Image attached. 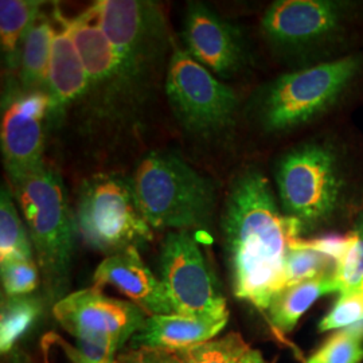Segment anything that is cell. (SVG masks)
Returning <instances> with one entry per match:
<instances>
[{"mask_svg":"<svg viewBox=\"0 0 363 363\" xmlns=\"http://www.w3.org/2000/svg\"><path fill=\"white\" fill-rule=\"evenodd\" d=\"M46 1L1 0L0 1V48L9 67H19L21 52L27 33Z\"/></svg>","mask_w":363,"mask_h":363,"instance_id":"obj_20","label":"cell"},{"mask_svg":"<svg viewBox=\"0 0 363 363\" xmlns=\"http://www.w3.org/2000/svg\"><path fill=\"white\" fill-rule=\"evenodd\" d=\"M337 148L325 142L300 144L281 156L274 179L281 211L303 232L330 223L349 199V179Z\"/></svg>","mask_w":363,"mask_h":363,"instance_id":"obj_3","label":"cell"},{"mask_svg":"<svg viewBox=\"0 0 363 363\" xmlns=\"http://www.w3.org/2000/svg\"><path fill=\"white\" fill-rule=\"evenodd\" d=\"M99 23L115 48L130 91L144 86L169 49L167 21L155 1L99 0Z\"/></svg>","mask_w":363,"mask_h":363,"instance_id":"obj_7","label":"cell"},{"mask_svg":"<svg viewBox=\"0 0 363 363\" xmlns=\"http://www.w3.org/2000/svg\"><path fill=\"white\" fill-rule=\"evenodd\" d=\"M52 315L77 343L94 345L113 355L142 330L147 319L130 300L111 298L96 286L67 294L52 306Z\"/></svg>","mask_w":363,"mask_h":363,"instance_id":"obj_10","label":"cell"},{"mask_svg":"<svg viewBox=\"0 0 363 363\" xmlns=\"http://www.w3.org/2000/svg\"><path fill=\"white\" fill-rule=\"evenodd\" d=\"M135 194L152 229L202 228L216 206L213 182L167 152H150L132 178Z\"/></svg>","mask_w":363,"mask_h":363,"instance_id":"obj_4","label":"cell"},{"mask_svg":"<svg viewBox=\"0 0 363 363\" xmlns=\"http://www.w3.org/2000/svg\"><path fill=\"white\" fill-rule=\"evenodd\" d=\"M112 286L150 316L177 313L162 280L144 264L138 247L105 257L93 274V286Z\"/></svg>","mask_w":363,"mask_h":363,"instance_id":"obj_14","label":"cell"},{"mask_svg":"<svg viewBox=\"0 0 363 363\" xmlns=\"http://www.w3.org/2000/svg\"><path fill=\"white\" fill-rule=\"evenodd\" d=\"M166 94L184 130L199 138L220 136L234 124L238 99L233 89L177 46L169 55Z\"/></svg>","mask_w":363,"mask_h":363,"instance_id":"obj_8","label":"cell"},{"mask_svg":"<svg viewBox=\"0 0 363 363\" xmlns=\"http://www.w3.org/2000/svg\"><path fill=\"white\" fill-rule=\"evenodd\" d=\"M350 15V4L343 1L277 0L264 13L261 28L276 49L311 52L343 38Z\"/></svg>","mask_w":363,"mask_h":363,"instance_id":"obj_11","label":"cell"},{"mask_svg":"<svg viewBox=\"0 0 363 363\" xmlns=\"http://www.w3.org/2000/svg\"><path fill=\"white\" fill-rule=\"evenodd\" d=\"M240 363H269L264 357H262V354L259 352V350H253V349H250V350L247 351V354H245V357L241 359V362Z\"/></svg>","mask_w":363,"mask_h":363,"instance_id":"obj_31","label":"cell"},{"mask_svg":"<svg viewBox=\"0 0 363 363\" xmlns=\"http://www.w3.org/2000/svg\"><path fill=\"white\" fill-rule=\"evenodd\" d=\"M1 286L7 298L31 295L39 286L40 272L35 259H11L0 264Z\"/></svg>","mask_w":363,"mask_h":363,"instance_id":"obj_27","label":"cell"},{"mask_svg":"<svg viewBox=\"0 0 363 363\" xmlns=\"http://www.w3.org/2000/svg\"><path fill=\"white\" fill-rule=\"evenodd\" d=\"M116 363H183L177 351L139 347L121 352L116 358Z\"/></svg>","mask_w":363,"mask_h":363,"instance_id":"obj_29","label":"cell"},{"mask_svg":"<svg viewBox=\"0 0 363 363\" xmlns=\"http://www.w3.org/2000/svg\"><path fill=\"white\" fill-rule=\"evenodd\" d=\"M58 28L52 42V60L46 91L52 101V123L58 121L70 105L78 103L91 91L89 77L74 40L65 23V16L55 9Z\"/></svg>","mask_w":363,"mask_h":363,"instance_id":"obj_16","label":"cell"},{"mask_svg":"<svg viewBox=\"0 0 363 363\" xmlns=\"http://www.w3.org/2000/svg\"><path fill=\"white\" fill-rule=\"evenodd\" d=\"M335 261L323 253L304 247L298 240L288 253L284 265V289L323 276H334ZM283 289V291H284Z\"/></svg>","mask_w":363,"mask_h":363,"instance_id":"obj_23","label":"cell"},{"mask_svg":"<svg viewBox=\"0 0 363 363\" xmlns=\"http://www.w3.org/2000/svg\"><path fill=\"white\" fill-rule=\"evenodd\" d=\"M23 220L11 187L3 184L0 190V264L11 259H35Z\"/></svg>","mask_w":363,"mask_h":363,"instance_id":"obj_21","label":"cell"},{"mask_svg":"<svg viewBox=\"0 0 363 363\" xmlns=\"http://www.w3.org/2000/svg\"><path fill=\"white\" fill-rule=\"evenodd\" d=\"M363 322L337 330L306 363H362Z\"/></svg>","mask_w":363,"mask_h":363,"instance_id":"obj_26","label":"cell"},{"mask_svg":"<svg viewBox=\"0 0 363 363\" xmlns=\"http://www.w3.org/2000/svg\"><path fill=\"white\" fill-rule=\"evenodd\" d=\"M65 23L86 69L91 91H99L105 99L113 100L132 93L115 48L100 26L93 4L76 18H65Z\"/></svg>","mask_w":363,"mask_h":363,"instance_id":"obj_15","label":"cell"},{"mask_svg":"<svg viewBox=\"0 0 363 363\" xmlns=\"http://www.w3.org/2000/svg\"><path fill=\"white\" fill-rule=\"evenodd\" d=\"M222 232L234 295L267 311L284 289V265L303 228L277 206L269 181L257 169L230 184Z\"/></svg>","mask_w":363,"mask_h":363,"instance_id":"obj_1","label":"cell"},{"mask_svg":"<svg viewBox=\"0 0 363 363\" xmlns=\"http://www.w3.org/2000/svg\"><path fill=\"white\" fill-rule=\"evenodd\" d=\"M228 320L229 318H198L179 313L150 316L142 330L130 339V349L186 350L217 337Z\"/></svg>","mask_w":363,"mask_h":363,"instance_id":"obj_17","label":"cell"},{"mask_svg":"<svg viewBox=\"0 0 363 363\" xmlns=\"http://www.w3.org/2000/svg\"><path fill=\"white\" fill-rule=\"evenodd\" d=\"M160 280L177 313L198 318H229L226 298L201 247L187 230L171 232L159 256Z\"/></svg>","mask_w":363,"mask_h":363,"instance_id":"obj_9","label":"cell"},{"mask_svg":"<svg viewBox=\"0 0 363 363\" xmlns=\"http://www.w3.org/2000/svg\"><path fill=\"white\" fill-rule=\"evenodd\" d=\"M74 222L82 241L106 257L152 240V228L139 206L132 178L121 175L100 174L84 182Z\"/></svg>","mask_w":363,"mask_h":363,"instance_id":"obj_6","label":"cell"},{"mask_svg":"<svg viewBox=\"0 0 363 363\" xmlns=\"http://www.w3.org/2000/svg\"><path fill=\"white\" fill-rule=\"evenodd\" d=\"M334 292H337L334 276H323L298 286H288L273 298L269 308L265 311L268 320L277 334H289L315 301Z\"/></svg>","mask_w":363,"mask_h":363,"instance_id":"obj_18","label":"cell"},{"mask_svg":"<svg viewBox=\"0 0 363 363\" xmlns=\"http://www.w3.org/2000/svg\"><path fill=\"white\" fill-rule=\"evenodd\" d=\"M250 347L238 333L177 351L183 363H240Z\"/></svg>","mask_w":363,"mask_h":363,"instance_id":"obj_25","label":"cell"},{"mask_svg":"<svg viewBox=\"0 0 363 363\" xmlns=\"http://www.w3.org/2000/svg\"><path fill=\"white\" fill-rule=\"evenodd\" d=\"M182 40L183 50L216 77H234L247 65V46L241 30L202 1L187 4Z\"/></svg>","mask_w":363,"mask_h":363,"instance_id":"obj_13","label":"cell"},{"mask_svg":"<svg viewBox=\"0 0 363 363\" xmlns=\"http://www.w3.org/2000/svg\"><path fill=\"white\" fill-rule=\"evenodd\" d=\"M57 28L46 13H39L30 27L19 60V81L23 91H46Z\"/></svg>","mask_w":363,"mask_h":363,"instance_id":"obj_19","label":"cell"},{"mask_svg":"<svg viewBox=\"0 0 363 363\" xmlns=\"http://www.w3.org/2000/svg\"><path fill=\"white\" fill-rule=\"evenodd\" d=\"M42 312L39 298L31 295L3 298L0 311V350L10 352Z\"/></svg>","mask_w":363,"mask_h":363,"instance_id":"obj_22","label":"cell"},{"mask_svg":"<svg viewBox=\"0 0 363 363\" xmlns=\"http://www.w3.org/2000/svg\"><path fill=\"white\" fill-rule=\"evenodd\" d=\"M346 245L337 257L334 281L337 294L347 292L363 283V211L346 234Z\"/></svg>","mask_w":363,"mask_h":363,"instance_id":"obj_24","label":"cell"},{"mask_svg":"<svg viewBox=\"0 0 363 363\" xmlns=\"http://www.w3.org/2000/svg\"><path fill=\"white\" fill-rule=\"evenodd\" d=\"M52 115L48 91H10L3 100L0 147L11 184L45 167V135Z\"/></svg>","mask_w":363,"mask_h":363,"instance_id":"obj_12","label":"cell"},{"mask_svg":"<svg viewBox=\"0 0 363 363\" xmlns=\"http://www.w3.org/2000/svg\"><path fill=\"white\" fill-rule=\"evenodd\" d=\"M363 322V283L347 292L339 294L333 310L319 323V331L342 330Z\"/></svg>","mask_w":363,"mask_h":363,"instance_id":"obj_28","label":"cell"},{"mask_svg":"<svg viewBox=\"0 0 363 363\" xmlns=\"http://www.w3.org/2000/svg\"><path fill=\"white\" fill-rule=\"evenodd\" d=\"M361 55L310 66L276 78L259 91L255 113L267 132H286L330 111L361 74Z\"/></svg>","mask_w":363,"mask_h":363,"instance_id":"obj_5","label":"cell"},{"mask_svg":"<svg viewBox=\"0 0 363 363\" xmlns=\"http://www.w3.org/2000/svg\"><path fill=\"white\" fill-rule=\"evenodd\" d=\"M23 214L46 296L52 306L65 298L70 284L77 228L61 177L42 167L11 184Z\"/></svg>","mask_w":363,"mask_h":363,"instance_id":"obj_2","label":"cell"},{"mask_svg":"<svg viewBox=\"0 0 363 363\" xmlns=\"http://www.w3.org/2000/svg\"><path fill=\"white\" fill-rule=\"evenodd\" d=\"M54 342L57 343V346H61V349L65 352L66 357L69 358V361L72 363H97L93 362L88 357H85L78 347L70 346L69 343H66L65 340L61 339V337H54Z\"/></svg>","mask_w":363,"mask_h":363,"instance_id":"obj_30","label":"cell"}]
</instances>
